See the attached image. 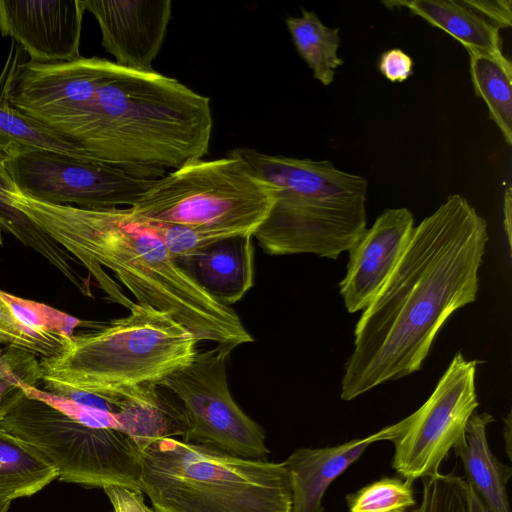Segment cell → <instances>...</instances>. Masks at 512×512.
Instances as JSON below:
<instances>
[{
  "label": "cell",
  "mask_w": 512,
  "mask_h": 512,
  "mask_svg": "<svg viewBox=\"0 0 512 512\" xmlns=\"http://www.w3.org/2000/svg\"><path fill=\"white\" fill-rule=\"evenodd\" d=\"M488 239L485 219L459 194L413 227L397 265L356 324L342 400L420 370L444 323L475 301Z\"/></svg>",
  "instance_id": "6da1fadb"
},
{
  "label": "cell",
  "mask_w": 512,
  "mask_h": 512,
  "mask_svg": "<svg viewBox=\"0 0 512 512\" xmlns=\"http://www.w3.org/2000/svg\"><path fill=\"white\" fill-rule=\"evenodd\" d=\"M23 212L50 238L74 256L108 296L128 308L129 301L102 267L133 294L136 303L168 313L197 341H212L231 349L254 341L244 324L195 283L176 263L161 239L129 208L83 209L9 194Z\"/></svg>",
  "instance_id": "7a4b0ae2"
},
{
  "label": "cell",
  "mask_w": 512,
  "mask_h": 512,
  "mask_svg": "<svg viewBox=\"0 0 512 512\" xmlns=\"http://www.w3.org/2000/svg\"><path fill=\"white\" fill-rule=\"evenodd\" d=\"M210 99L154 70L115 65L56 129L96 160L157 179L208 152Z\"/></svg>",
  "instance_id": "3957f363"
},
{
  "label": "cell",
  "mask_w": 512,
  "mask_h": 512,
  "mask_svg": "<svg viewBox=\"0 0 512 512\" xmlns=\"http://www.w3.org/2000/svg\"><path fill=\"white\" fill-rule=\"evenodd\" d=\"M273 188L274 202L253 233L270 255L315 254L337 259L366 230L367 180L329 160L268 155L250 148L229 152Z\"/></svg>",
  "instance_id": "277c9868"
},
{
  "label": "cell",
  "mask_w": 512,
  "mask_h": 512,
  "mask_svg": "<svg viewBox=\"0 0 512 512\" xmlns=\"http://www.w3.org/2000/svg\"><path fill=\"white\" fill-rule=\"evenodd\" d=\"M142 493L157 512H291L284 462L166 438L140 449Z\"/></svg>",
  "instance_id": "5b68a950"
},
{
  "label": "cell",
  "mask_w": 512,
  "mask_h": 512,
  "mask_svg": "<svg viewBox=\"0 0 512 512\" xmlns=\"http://www.w3.org/2000/svg\"><path fill=\"white\" fill-rule=\"evenodd\" d=\"M197 342L168 313L133 302L127 316L74 335L61 353L40 359L41 384L108 397L121 388L157 383L189 364Z\"/></svg>",
  "instance_id": "8992f818"
},
{
  "label": "cell",
  "mask_w": 512,
  "mask_h": 512,
  "mask_svg": "<svg viewBox=\"0 0 512 512\" xmlns=\"http://www.w3.org/2000/svg\"><path fill=\"white\" fill-rule=\"evenodd\" d=\"M273 202L272 186L228 153L214 160L197 159L168 172L128 208L145 221L233 236L253 235Z\"/></svg>",
  "instance_id": "52a82bcc"
},
{
  "label": "cell",
  "mask_w": 512,
  "mask_h": 512,
  "mask_svg": "<svg viewBox=\"0 0 512 512\" xmlns=\"http://www.w3.org/2000/svg\"><path fill=\"white\" fill-rule=\"evenodd\" d=\"M0 428L35 448L64 482L142 492L140 448L127 434L78 423L45 402L25 396Z\"/></svg>",
  "instance_id": "ba28073f"
},
{
  "label": "cell",
  "mask_w": 512,
  "mask_h": 512,
  "mask_svg": "<svg viewBox=\"0 0 512 512\" xmlns=\"http://www.w3.org/2000/svg\"><path fill=\"white\" fill-rule=\"evenodd\" d=\"M232 350L216 345L197 352L189 364L157 384L184 407L189 428L183 441L241 458L267 460L265 431L238 406L228 387L227 361Z\"/></svg>",
  "instance_id": "9c48e42d"
},
{
  "label": "cell",
  "mask_w": 512,
  "mask_h": 512,
  "mask_svg": "<svg viewBox=\"0 0 512 512\" xmlns=\"http://www.w3.org/2000/svg\"><path fill=\"white\" fill-rule=\"evenodd\" d=\"M5 167L22 194L83 209L132 207L156 180L93 158L33 147L7 155Z\"/></svg>",
  "instance_id": "30bf717a"
},
{
  "label": "cell",
  "mask_w": 512,
  "mask_h": 512,
  "mask_svg": "<svg viewBox=\"0 0 512 512\" xmlns=\"http://www.w3.org/2000/svg\"><path fill=\"white\" fill-rule=\"evenodd\" d=\"M477 364L456 353L424 404L396 423L391 464L400 477L414 482L440 474L443 461L463 438L479 405Z\"/></svg>",
  "instance_id": "8fae6325"
},
{
  "label": "cell",
  "mask_w": 512,
  "mask_h": 512,
  "mask_svg": "<svg viewBox=\"0 0 512 512\" xmlns=\"http://www.w3.org/2000/svg\"><path fill=\"white\" fill-rule=\"evenodd\" d=\"M84 0H0V32L38 63L79 59Z\"/></svg>",
  "instance_id": "7c38bea8"
},
{
  "label": "cell",
  "mask_w": 512,
  "mask_h": 512,
  "mask_svg": "<svg viewBox=\"0 0 512 512\" xmlns=\"http://www.w3.org/2000/svg\"><path fill=\"white\" fill-rule=\"evenodd\" d=\"M97 20L101 44L121 67L149 72L172 15L170 0H84Z\"/></svg>",
  "instance_id": "4fadbf2b"
},
{
  "label": "cell",
  "mask_w": 512,
  "mask_h": 512,
  "mask_svg": "<svg viewBox=\"0 0 512 512\" xmlns=\"http://www.w3.org/2000/svg\"><path fill=\"white\" fill-rule=\"evenodd\" d=\"M413 227L410 210L386 209L348 250L347 273L339 284L348 312L364 310L375 298L402 256Z\"/></svg>",
  "instance_id": "5bb4252c"
},
{
  "label": "cell",
  "mask_w": 512,
  "mask_h": 512,
  "mask_svg": "<svg viewBox=\"0 0 512 512\" xmlns=\"http://www.w3.org/2000/svg\"><path fill=\"white\" fill-rule=\"evenodd\" d=\"M396 423L363 438L334 446L301 447L284 461L290 476L291 512H324L323 498L329 488L364 451L378 441H392Z\"/></svg>",
  "instance_id": "9a60e30c"
},
{
  "label": "cell",
  "mask_w": 512,
  "mask_h": 512,
  "mask_svg": "<svg viewBox=\"0 0 512 512\" xmlns=\"http://www.w3.org/2000/svg\"><path fill=\"white\" fill-rule=\"evenodd\" d=\"M178 266L219 303L238 302L253 286V235L220 239L187 256L174 258Z\"/></svg>",
  "instance_id": "2e32d148"
},
{
  "label": "cell",
  "mask_w": 512,
  "mask_h": 512,
  "mask_svg": "<svg viewBox=\"0 0 512 512\" xmlns=\"http://www.w3.org/2000/svg\"><path fill=\"white\" fill-rule=\"evenodd\" d=\"M82 321L47 304L0 289V336L5 345L40 359L61 353Z\"/></svg>",
  "instance_id": "e0dca14e"
},
{
  "label": "cell",
  "mask_w": 512,
  "mask_h": 512,
  "mask_svg": "<svg viewBox=\"0 0 512 512\" xmlns=\"http://www.w3.org/2000/svg\"><path fill=\"white\" fill-rule=\"evenodd\" d=\"M112 396L118 412V428L141 449L166 438L185 437L188 419L180 400L156 382H146L118 389Z\"/></svg>",
  "instance_id": "ac0fdd59"
},
{
  "label": "cell",
  "mask_w": 512,
  "mask_h": 512,
  "mask_svg": "<svg viewBox=\"0 0 512 512\" xmlns=\"http://www.w3.org/2000/svg\"><path fill=\"white\" fill-rule=\"evenodd\" d=\"M494 417L475 411L466 425L465 434L453 448L462 462L466 482L490 512H510L507 483L512 469L492 453L487 427Z\"/></svg>",
  "instance_id": "d6986e66"
},
{
  "label": "cell",
  "mask_w": 512,
  "mask_h": 512,
  "mask_svg": "<svg viewBox=\"0 0 512 512\" xmlns=\"http://www.w3.org/2000/svg\"><path fill=\"white\" fill-rule=\"evenodd\" d=\"M459 41L468 53L503 55L500 29L465 3V0L391 1Z\"/></svg>",
  "instance_id": "ffe728a7"
},
{
  "label": "cell",
  "mask_w": 512,
  "mask_h": 512,
  "mask_svg": "<svg viewBox=\"0 0 512 512\" xmlns=\"http://www.w3.org/2000/svg\"><path fill=\"white\" fill-rule=\"evenodd\" d=\"M0 152V230L14 236L56 268L82 294L91 296L89 284L72 266L73 257L23 212L12 205L9 194L17 188L5 167Z\"/></svg>",
  "instance_id": "44dd1931"
},
{
  "label": "cell",
  "mask_w": 512,
  "mask_h": 512,
  "mask_svg": "<svg viewBox=\"0 0 512 512\" xmlns=\"http://www.w3.org/2000/svg\"><path fill=\"white\" fill-rule=\"evenodd\" d=\"M58 478L57 470L30 444L0 428V497H29Z\"/></svg>",
  "instance_id": "7402d4cb"
},
{
  "label": "cell",
  "mask_w": 512,
  "mask_h": 512,
  "mask_svg": "<svg viewBox=\"0 0 512 512\" xmlns=\"http://www.w3.org/2000/svg\"><path fill=\"white\" fill-rule=\"evenodd\" d=\"M285 23L313 77L324 86L330 85L335 71L344 63L338 55L339 29L324 25L314 11L304 8H301V16L287 17Z\"/></svg>",
  "instance_id": "603a6c76"
},
{
  "label": "cell",
  "mask_w": 512,
  "mask_h": 512,
  "mask_svg": "<svg viewBox=\"0 0 512 512\" xmlns=\"http://www.w3.org/2000/svg\"><path fill=\"white\" fill-rule=\"evenodd\" d=\"M470 75L475 94L488 108L489 118L512 145V64L503 54L469 53Z\"/></svg>",
  "instance_id": "cb8c5ba5"
},
{
  "label": "cell",
  "mask_w": 512,
  "mask_h": 512,
  "mask_svg": "<svg viewBox=\"0 0 512 512\" xmlns=\"http://www.w3.org/2000/svg\"><path fill=\"white\" fill-rule=\"evenodd\" d=\"M27 147L92 158L62 135L0 101V152L7 156Z\"/></svg>",
  "instance_id": "d4e9b609"
},
{
  "label": "cell",
  "mask_w": 512,
  "mask_h": 512,
  "mask_svg": "<svg viewBox=\"0 0 512 512\" xmlns=\"http://www.w3.org/2000/svg\"><path fill=\"white\" fill-rule=\"evenodd\" d=\"M414 482L402 477H382L345 497L348 512H420Z\"/></svg>",
  "instance_id": "484cf974"
},
{
  "label": "cell",
  "mask_w": 512,
  "mask_h": 512,
  "mask_svg": "<svg viewBox=\"0 0 512 512\" xmlns=\"http://www.w3.org/2000/svg\"><path fill=\"white\" fill-rule=\"evenodd\" d=\"M40 384L38 357L9 345L0 348V422L26 396V387Z\"/></svg>",
  "instance_id": "4316f807"
},
{
  "label": "cell",
  "mask_w": 512,
  "mask_h": 512,
  "mask_svg": "<svg viewBox=\"0 0 512 512\" xmlns=\"http://www.w3.org/2000/svg\"><path fill=\"white\" fill-rule=\"evenodd\" d=\"M143 221L161 239L169 253L174 258L190 255L220 239L230 237L221 233L195 227Z\"/></svg>",
  "instance_id": "83f0119b"
},
{
  "label": "cell",
  "mask_w": 512,
  "mask_h": 512,
  "mask_svg": "<svg viewBox=\"0 0 512 512\" xmlns=\"http://www.w3.org/2000/svg\"><path fill=\"white\" fill-rule=\"evenodd\" d=\"M25 395L45 402L67 417L83 425L93 428H112L119 430L118 423L111 413L83 406L39 387H26Z\"/></svg>",
  "instance_id": "f1b7e54d"
},
{
  "label": "cell",
  "mask_w": 512,
  "mask_h": 512,
  "mask_svg": "<svg viewBox=\"0 0 512 512\" xmlns=\"http://www.w3.org/2000/svg\"><path fill=\"white\" fill-rule=\"evenodd\" d=\"M44 390L57 396L65 397L86 407L102 410L115 415L118 407L114 398L96 393L74 389L52 383H44Z\"/></svg>",
  "instance_id": "f546056e"
},
{
  "label": "cell",
  "mask_w": 512,
  "mask_h": 512,
  "mask_svg": "<svg viewBox=\"0 0 512 512\" xmlns=\"http://www.w3.org/2000/svg\"><path fill=\"white\" fill-rule=\"evenodd\" d=\"M379 70L391 82H403L413 74L412 58L399 48L383 52Z\"/></svg>",
  "instance_id": "4dcf8cb0"
},
{
  "label": "cell",
  "mask_w": 512,
  "mask_h": 512,
  "mask_svg": "<svg viewBox=\"0 0 512 512\" xmlns=\"http://www.w3.org/2000/svg\"><path fill=\"white\" fill-rule=\"evenodd\" d=\"M103 490L113 506V512H157L145 504L142 492L118 485H108Z\"/></svg>",
  "instance_id": "1f68e13d"
},
{
  "label": "cell",
  "mask_w": 512,
  "mask_h": 512,
  "mask_svg": "<svg viewBox=\"0 0 512 512\" xmlns=\"http://www.w3.org/2000/svg\"><path fill=\"white\" fill-rule=\"evenodd\" d=\"M465 3L499 29L512 25L511 0H465Z\"/></svg>",
  "instance_id": "d6a6232c"
},
{
  "label": "cell",
  "mask_w": 512,
  "mask_h": 512,
  "mask_svg": "<svg viewBox=\"0 0 512 512\" xmlns=\"http://www.w3.org/2000/svg\"><path fill=\"white\" fill-rule=\"evenodd\" d=\"M465 480V479H464ZM465 492L468 512H490L479 496L465 480Z\"/></svg>",
  "instance_id": "836d02e7"
},
{
  "label": "cell",
  "mask_w": 512,
  "mask_h": 512,
  "mask_svg": "<svg viewBox=\"0 0 512 512\" xmlns=\"http://www.w3.org/2000/svg\"><path fill=\"white\" fill-rule=\"evenodd\" d=\"M511 188L508 187L504 197V228L506 231L508 243H511Z\"/></svg>",
  "instance_id": "e575fe53"
},
{
  "label": "cell",
  "mask_w": 512,
  "mask_h": 512,
  "mask_svg": "<svg viewBox=\"0 0 512 512\" xmlns=\"http://www.w3.org/2000/svg\"><path fill=\"white\" fill-rule=\"evenodd\" d=\"M503 436L508 458L511 460V413L509 412L504 420Z\"/></svg>",
  "instance_id": "d590c367"
},
{
  "label": "cell",
  "mask_w": 512,
  "mask_h": 512,
  "mask_svg": "<svg viewBox=\"0 0 512 512\" xmlns=\"http://www.w3.org/2000/svg\"><path fill=\"white\" fill-rule=\"evenodd\" d=\"M10 500L0 497V512H8L10 507Z\"/></svg>",
  "instance_id": "8d00e7d4"
},
{
  "label": "cell",
  "mask_w": 512,
  "mask_h": 512,
  "mask_svg": "<svg viewBox=\"0 0 512 512\" xmlns=\"http://www.w3.org/2000/svg\"><path fill=\"white\" fill-rule=\"evenodd\" d=\"M3 244V236L2 231L0 230V246Z\"/></svg>",
  "instance_id": "74e56055"
},
{
  "label": "cell",
  "mask_w": 512,
  "mask_h": 512,
  "mask_svg": "<svg viewBox=\"0 0 512 512\" xmlns=\"http://www.w3.org/2000/svg\"><path fill=\"white\" fill-rule=\"evenodd\" d=\"M0 345H5V341L3 340V338L0 336Z\"/></svg>",
  "instance_id": "f35d334b"
},
{
  "label": "cell",
  "mask_w": 512,
  "mask_h": 512,
  "mask_svg": "<svg viewBox=\"0 0 512 512\" xmlns=\"http://www.w3.org/2000/svg\"><path fill=\"white\" fill-rule=\"evenodd\" d=\"M421 512V511H420Z\"/></svg>",
  "instance_id": "ab89813d"
}]
</instances>
